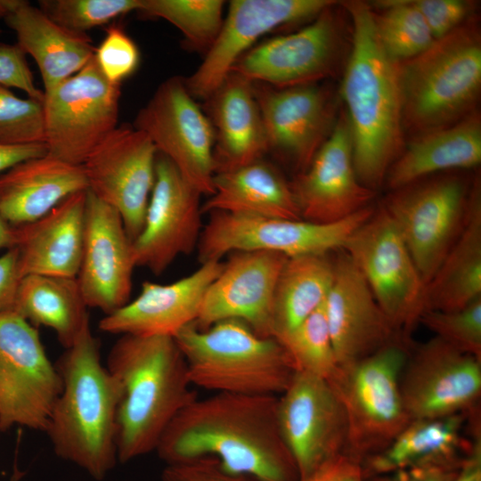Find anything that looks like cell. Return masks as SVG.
<instances>
[{
    "instance_id": "6da1fadb",
    "label": "cell",
    "mask_w": 481,
    "mask_h": 481,
    "mask_svg": "<svg viewBox=\"0 0 481 481\" xmlns=\"http://www.w3.org/2000/svg\"><path fill=\"white\" fill-rule=\"evenodd\" d=\"M278 396L215 393L183 408L156 451L167 464L211 456L230 473L261 481H298L281 434Z\"/></svg>"
},
{
    "instance_id": "7a4b0ae2",
    "label": "cell",
    "mask_w": 481,
    "mask_h": 481,
    "mask_svg": "<svg viewBox=\"0 0 481 481\" xmlns=\"http://www.w3.org/2000/svg\"><path fill=\"white\" fill-rule=\"evenodd\" d=\"M343 5L352 20L353 37L341 96L356 175L363 185L375 191L404 149L397 62L379 43L371 5L362 1Z\"/></svg>"
},
{
    "instance_id": "3957f363",
    "label": "cell",
    "mask_w": 481,
    "mask_h": 481,
    "mask_svg": "<svg viewBox=\"0 0 481 481\" xmlns=\"http://www.w3.org/2000/svg\"><path fill=\"white\" fill-rule=\"evenodd\" d=\"M106 368L118 388L117 455L126 463L156 451L173 420L198 397L172 337L120 335Z\"/></svg>"
},
{
    "instance_id": "277c9868",
    "label": "cell",
    "mask_w": 481,
    "mask_h": 481,
    "mask_svg": "<svg viewBox=\"0 0 481 481\" xmlns=\"http://www.w3.org/2000/svg\"><path fill=\"white\" fill-rule=\"evenodd\" d=\"M55 366L62 388L45 430L58 457L96 480L118 462V385L102 363L100 345L86 327Z\"/></svg>"
},
{
    "instance_id": "5b68a950",
    "label": "cell",
    "mask_w": 481,
    "mask_h": 481,
    "mask_svg": "<svg viewBox=\"0 0 481 481\" xmlns=\"http://www.w3.org/2000/svg\"><path fill=\"white\" fill-rule=\"evenodd\" d=\"M404 128L415 135L475 111L481 89V35L467 20L422 53L397 62Z\"/></svg>"
},
{
    "instance_id": "8992f818",
    "label": "cell",
    "mask_w": 481,
    "mask_h": 481,
    "mask_svg": "<svg viewBox=\"0 0 481 481\" xmlns=\"http://www.w3.org/2000/svg\"><path fill=\"white\" fill-rule=\"evenodd\" d=\"M174 339L192 386L215 393L277 396L297 372L278 340L257 335L240 320H223L203 330L192 323Z\"/></svg>"
},
{
    "instance_id": "52a82bcc",
    "label": "cell",
    "mask_w": 481,
    "mask_h": 481,
    "mask_svg": "<svg viewBox=\"0 0 481 481\" xmlns=\"http://www.w3.org/2000/svg\"><path fill=\"white\" fill-rule=\"evenodd\" d=\"M409 351L408 340L398 337L362 360L338 366L328 380L346 415L345 454L361 464L383 451L411 421L400 390Z\"/></svg>"
},
{
    "instance_id": "ba28073f",
    "label": "cell",
    "mask_w": 481,
    "mask_h": 481,
    "mask_svg": "<svg viewBox=\"0 0 481 481\" xmlns=\"http://www.w3.org/2000/svg\"><path fill=\"white\" fill-rule=\"evenodd\" d=\"M368 206L340 221L317 224L258 216L210 213L197 245L200 264L220 261L240 250H263L287 257L327 255L342 249L348 237L373 213Z\"/></svg>"
},
{
    "instance_id": "9c48e42d",
    "label": "cell",
    "mask_w": 481,
    "mask_h": 481,
    "mask_svg": "<svg viewBox=\"0 0 481 481\" xmlns=\"http://www.w3.org/2000/svg\"><path fill=\"white\" fill-rule=\"evenodd\" d=\"M342 250L364 278L394 329L407 339L422 313L425 283L395 223L380 205Z\"/></svg>"
},
{
    "instance_id": "30bf717a",
    "label": "cell",
    "mask_w": 481,
    "mask_h": 481,
    "mask_svg": "<svg viewBox=\"0 0 481 481\" xmlns=\"http://www.w3.org/2000/svg\"><path fill=\"white\" fill-rule=\"evenodd\" d=\"M61 388L37 329L13 309L0 310V431L45 432Z\"/></svg>"
},
{
    "instance_id": "8fae6325",
    "label": "cell",
    "mask_w": 481,
    "mask_h": 481,
    "mask_svg": "<svg viewBox=\"0 0 481 481\" xmlns=\"http://www.w3.org/2000/svg\"><path fill=\"white\" fill-rule=\"evenodd\" d=\"M470 190L462 177L442 175L393 190L381 204L399 229L425 285L464 225Z\"/></svg>"
},
{
    "instance_id": "7c38bea8",
    "label": "cell",
    "mask_w": 481,
    "mask_h": 481,
    "mask_svg": "<svg viewBox=\"0 0 481 481\" xmlns=\"http://www.w3.org/2000/svg\"><path fill=\"white\" fill-rule=\"evenodd\" d=\"M47 154L82 166L118 126L120 85L107 80L94 58L44 94Z\"/></svg>"
},
{
    "instance_id": "4fadbf2b",
    "label": "cell",
    "mask_w": 481,
    "mask_h": 481,
    "mask_svg": "<svg viewBox=\"0 0 481 481\" xmlns=\"http://www.w3.org/2000/svg\"><path fill=\"white\" fill-rule=\"evenodd\" d=\"M133 126L149 136L157 151L201 195L213 194L214 131L184 78L172 77L162 82Z\"/></svg>"
},
{
    "instance_id": "5bb4252c",
    "label": "cell",
    "mask_w": 481,
    "mask_h": 481,
    "mask_svg": "<svg viewBox=\"0 0 481 481\" xmlns=\"http://www.w3.org/2000/svg\"><path fill=\"white\" fill-rule=\"evenodd\" d=\"M281 436L304 478L345 454L348 426L345 409L327 380L297 371L278 397ZM298 478V479H299Z\"/></svg>"
},
{
    "instance_id": "9a60e30c",
    "label": "cell",
    "mask_w": 481,
    "mask_h": 481,
    "mask_svg": "<svg viewBox=\"0 0 481 481\" xmlns=\"http://www.w3.org/2000/svg\"><path fill=\"white\" fill-rule=\"evenodd\" d=\"M158 151L143 131L118 126L86 158L87 190L120 215L133 241L141 232L155 181Z\"/></svg>"
},
{
    "instance_id": "2e32d148",
    "label": "cell",
    "mask_w": 481,
    "mask_h": 481,
    "mask_svg": "<svg viewBox=\"0 0 481 481\" xmlns=\"http://www.w3.org/2000/svg\"><path fill=\"white\" fill-rule=\"evenodd\" d=\"M400 390L410 420L470 412L481 395V360L434 337L410 349Z\"/></svg>"
},
{
    "instance_id": "e0dca14e",
    "label": "cell",
    "mask_w": 481,
    "mask_h": 481,
    "mask_svg": "<svg viewBox=\"0 0 481 481\" xmlns=\"http://www.w3.org/2000/svg\"><path fill=\"white\" fill-rule=\"evenodd\" d=\"M201 194L159 153L143 227L132 241L136 266L159 275L182 254L197 248L201 234Z\"/></svg>"
},
{
    "instance_id": "ac0fdd59",
    "label": "cell",
    "mask_w": 481,
    "mask_h": 481,
    "mask_svg": "<svg viewBox=\"0 0 481 481\" xmlns=\"http://www.w3.org/2000/svg\"><path fill=\"white\" fill-rule=\"evenodd\" d=\"M334 5L302 29L251 47L236 61L231 73L251 83L277 88L316 84L328 77L336 69L340 49Z\"/></svg>"
},
{
    "instance_id": "d6986e66",
    "label": "cell",
    "mask_w": 481,
    "mask_h": 481,
    "mask_svg": "<svg viewBox=\"0 0 481 481\" xmlns=\"http://www.w3.org/2000/svg\"><path fill=\"white\" fill-rule=\"evenodd\" d=\"M331 0H233L219 34L197 69L184 78L192 96L207 100L233 65L263 35L286 24L314 18Z\"/></svg>"
},
{
    "instance_id": "ffe728a7",
    "label": "cell",
    "mask_w": 481,
    "mask_h": 481,
    "mask_svg": "<svg viewBox=\"0 0 481 481\" xmlns=\"http://www.w3.org/2000/svg\"><path fill=\"white\" fill-rule=\"evenodd\" d=\"M135 266L132 240L119 213L87 190L84 245L77 276L86 306L107 315L128 303Z\"/></svg>"
},
{
    "instance_id": "44dd1931",
    "label": "cell",
    "mask_w": 481,
    "mask_h": 481,
    "mask_svg": "<svg viewBox=\"0 0 481 481\" xmlns=\"http://www.w3.org/2000/svg\"><path fill=\"white\" fill-rule=\"evenodd\" d=\"M230 254L207 289L194 324L203 330L223 320L237 319L257 335L272 338L274 290L288 257L263 250Z\"/></svg>"
},
{
    "instance_id": "7402d4cb",
    "label": "cell",
    "mask_w": 481,
    "mask_h": 481,
    "mask_svg": "<svg viewBox=\"0 0 481 481\" xmlns=\"http://www.w3.org/2000/svg\"><path fill=\"white\" fill-rule=\"evenodd\" d=\"M290 187L301 218L312 223L340 221L370 206L375 191L356 175L346 111L339 113L328 139Z\"/></svg>"
},
{
    "instance_id": "603a6c76",
    "label": "cell",
    "mask_w": 481,
    "mask_h": 481,
    "mask_svg": "<svg viewBox=\"0 0 481 481\" xmlns=\"http://www.w3.org/2000/svg\"><path fill=\"white\" fill-rule=\"evenodd\" d=\"M268 151L304 171L330 135L337 118L326 88L309 84L284 88L253 83Z\"/></svg>"
},
{
    "instance_id": "cb8c5ba5",
    "label": "cell",
    "mask_w": 481,
    "mask_h": 481,
    "mask_svg": "<svg viewBox=\"0 0 481 481\" xmlns=\"http://www.w3.org/2000/svg\"><path fill=\"white\" fill-rule=\"evenodd\" d=\"M324 312L338 366L362 360L399 334L345 251L333 260Z\"/></svg>"
},
{
    "instance_id": "d4e9b609",
    "label": "cell",
    "mask_w": 481,
    "mask_h": 481,
    "mask_svg": "<svg viewBox=\"0 0 481 481\" xmlns=\"http://www.w3.org/2000/svg\"><path fill=\"white\" fill-rule=\"evenodd\" d=\"M224 263L208 261L188 276L169 284L145 281L140 294L99 322V329L110 334L174 338L184 327L195 323L210 283Z\"/></svg>"
},
{
    "instance_id": "484cf974",
    "label": "cell",
    "mask_w": 481,
    "mask_h": 481,
    "mask_svg": "<svg viewBox=\"0 0 481 481\" xmlns=\"http://www.w3.org/2000/svg\"><path fill=\"white\" fill-rule=\"evenodd\" d=\"M87 190L75 192L37 220L14 226L20 276L77 278L82 258Z\"/></svg>"
},
{
    "instance_id": "4316f807",
    "label": "cell",
    "mask_w": 481,
    "mask_h": 481,
    "mask_svg": "<svg viewBox=\"0 0 481 481\" xmlns=\"http://www.w3.org/2000/svg\"><path fill=\"white\" fill-rule=\"evenodd\" d=\"M205 101L214 131L216 173L263 159L268 145L253 83L230 73Z\"/></svg>"
},
{
    "instance_id": "83f0119b",
    "label": "cell",
    "mask_w": 481,
    "mask_h": 481,
    "mask_svg": "<svg viewBox=\"0 0 481 481\" xmlns=\"http://www.w3.org/2000/svg\"><path fill=\"white\" fill-rule=\"evenodd\" d=\"M87 190L83 166L48 154L0 174V212L12 226L37 220L68 196Z\"/></svg>"
},
{
    "instance_id": "f1b7e54d",
    "label": "cell",
    "mask_w": 481,
    "mask_h": 481,
    "mask_svg": "<svg viewBox=\"0 0 481 481\" xmlns=\"http://www.w3.org/2000/svg\"><path fill=\"white\" fill-rule=\"evenodd\" d=\"M16 35L17 45L29 54L40 70L44 94L83 69L94 56L87 34L69 31L28 1L4 19Z\"/></svg>"
},
{
    "instance_id": "f546056e",
    "label": "cell",
    "mask_w": 481,
    "mask_h": 481,
    "mask_svg": "<svg viewBox=\"0 0 481 481\" xmlns=\"http://www.w3.org/2000/svg\"><path fill=\"white\" fill-rule=\"evenodd\" d=\"M481 161V119L477 111L454 124L415 135L391 165L386 181L393 190L451 169Z\"/></svg>"
},
{
    "instance_id": "4dcf8cb0",
    "label": "cell",
    "mask_w": 481,
    "mask_h": 481,
    "mask_svg": "<svg viewBox=\"0 0 481 481\" xmlns=\"http://www.w3.org/2000/svg\"><path fill=\"white\" fill-rule=\"evenodd\" d=\"M481 298V183L472 181L466 220L425 287L422 313L455 311Z\"/></svg>"
},
{
    "instance_id": "1f68e13d",
    "label": "cell",
    "mask_w": 481,
    "mask_h": 481,
    "mask_svg": "<svg viewBox=\"0 0 481 481\" xmlns=\"http://www.w3.org/2000/svg\"><path fill=\"white\" fill-rule=\"evenodd\" d=\"M213 184L214 192L201 205L202 213L302 219L290 183L263 159L216 173Z\"/></svg>"
},
{
    "instance_id": "d6a6232c",
    "label": "cell",
    "mask_w": 481,
    "mask_h": 481,
    "mask_svg": "<svg viewBox=\"0 0 481 481\" xmlns=\"http://www.w3.org/2000/svg\"><path fill=\"white\" fill-rule=\"evenodd\" d=\"M472 411L411 420L383 451L362 463L364 479L417 465L461 464L470 444L462 431Z\"/></svg>"
},
{
    "instance_id": "836d02e7",
    "label": "cell",
    "mask_w": 481,
    "mask_h": 481,
    "mask_svg": "<svg viewBox=\"0 0 481 481\" xmlns=\"http://www.w3.org/2000/svg\"><path fill=\"white\" fill-rule=\"evenodd\" d=\"M77 278L27 274L21 277L12 308L36 327L50 328L64 348L90 325Z\"/></svg>"
},
{
    "instance_id": "e575fe53",
    "label": "cell",
    "mask_w": 481,
    "mask_h": 481,
    "mask_svg": "<svg viewBox=\"0 0 481 481\" xmlns=\"http://www.w3.org/2000/svg\"><path fill=\"white\" fill-rule=\"evenodd\" d=\"M333 279L327 255L288 257L279 274L273 305L272 338L295 330L325 301Z\"/></svg>"
},
{
    "instance_id": "d590c367",
    "label": "cell",
    "mask_w": 481,
    "mask_h": 481,
    "mask_svg": "<svg viewBox=\"0 0 481 481\" xmlns=\"http://www.w3.org/2000/svg\"><path fill=\"white\" fill-rule=\"evenodd\" d=\"M224 5L221 0H141L137 12L168 21L183 34L190 49L206 53L222 28Z\"/></svg>"
},
{
    "instance_id": "8d00e7d4",
    "label": "cell",
    "mask_w": 481,
    "mask_h": 481,
    "mask_svg": "<svg viewBox=\"0 0 481 481\" xmlns=\"http://www.w3.org/2000/svg\"><path fill=\"white\" fill-rule=\"evenodd\" d=\"M374 26L379 43L387 54L401 62L425 51L434 37L422 15L411 0H383L374 4Z\"/></svg>"
},
{
    "instance_id": "74e56055",
    "label": "cell",
    "mask_w": 481,
    "mask_h": 481,
    "mask_svg": "<svg viewBox=\"0 0 481 481\" xmlns=\"http://www.w3.org/2000/svg\"><path fill=\"white\" fill-rule=\"evenodd\" d=\"M278 341L289 354L297 371L328 381L338 368L325 316L324 303Z\"/></svg>"
},
{
    "instance_id": "f35d334b",
    "label": "cell",
    "mask_w": 481,
    "mask_h": 481,
    "mask_svg": "<svg viewBox=\"0 0 481 481\" xmlns=\"http://www.w3.org/2000/svg\"><path fill=\"white\" fill-rule=\"evenodd\" d=\"M42 10L62 28L86 34L87 30L108 24L112 20L138 11L141 0H41Z\"/></svg>"
},
{
    "instance_id": "ab89813d",
    "label": "cell",
    "mask_w": 481,
    "mask_h": 481,
    "mask_svg": "<svg viewBox=\"0 0 481 481\" xmlns=\"http://www.w3.org/2000/svg\"><path fill=\"white\" fill-rule=\"evenodd\" d=\"M44 100L22 99L0 86V145L45 143Z\"/></svg>"
},
{
    "instance_id": "60d3db41",
    "label": "cell",
    "mask_w": 481,
    "mask_h": 481,
    "mask_svg": "<svg viewBox=\"0 0 481 481\" xmlns=\"http://www.w3.org/2000/svg\"><path fill=\"white\" fill-rule=\"evenodd\" d=\"M419 322L452 347L481 360V298L455 311H427Z\"/></svg>"
},
{
    "instance_id": "b9f144b4",
    "label": "cell",
    "mask_w": 481,
    "mask_h": 481,
    "mask_svg": "<svg viewBox=\"0 0 481 481\" xmlns=\"http://www.w3.org/2000/svg\"><path fill=\"white\" fill-rule=\"evenodd\" d=\"M94 59L107 80L120 85L136 69L140 53L135 42L120 27L110 26L95 48Z\"/></svg>"
},
{
    "instance_id": "7bdbcfd3",
    "label": "cell",
    "mask_w": 481,
    "mask_h": 481,
    "mask_svg": "<svg viewBox=\"0 0 481 481\" xmlns=\"http://www.w3.org/2000/svg\"><path fill=\"white\" fill-rule=\"evenodd\" d=\"M422 15L434 39L440 38L469 17L472 4L462 0H411Z\"/></svg>"
},
{
    "instance_id": "ee69618b",
    "label": "cell",
    "mask_w": 481,
    "mask_h": 481,
    "mask_svg": "<svg viewBox=\"0 0 481 481\" xmlns=\"http://www.w3.org/2000/svg\"><path fill=\"white\" fill-rule=\"evenodd\" d=\"M161 478L162 481H261L251 476L230 473L211 456L167 464Z\"/></svg>"
},
{
    "instance_id": "f6af8a7d",
    "label": "cell",
    "mask_w": 481,
    "mask_h": 481,
    "mask_svg": "<svg viewBox=\"0 0 481 481\" xmlns=\"http://www.w3.org/2000/svg\"><path fill=\"white\" fill-rule=\"evenodd\" d=\"M0 86L18 88L28 97L44 100L26 60V54L18 45L0 43Z\"/></svg>"
},
{
    "instance_id": "bcb514c9",
    "label": "cell",
    "mask_w": 481,
    "mask_h": 481,
    "mask_svg": "<svg viewBox=\"0 0 481 481\" xmlns=\"http://www.w3.org/2000/svg\"><path fill=\"white\" fill-rule=\"evenodd\" d=\"M461 464L412 466L387 474L371 477L364 479V481H453Z\"/></svg>"
},
{
    "instance_id": "7dc6e473",
    "label": "cell",
    "mask_w": 481,
    "mask_h": 481,
    "mask_svg": "<svg viewBox=\"0 0 481 481\" xmlns=\"http://www.w3.org/2000/svg\"><path fill=\"white\" fill-rule=\"evenodd\" d=\"M298 481H364L362 464L342 454Z\"/></svg>"
},
{
    "instance_id": "c3c4849f",
    "label": "cell",
    "mask_w": 481,
    "mask_h": 481,
    "mask_svg": "<svg viewBox=\"0 0 481 481\" xmlns=\"http://www.w3.org/2000/svg\"><path fill=\"white\" fill-rule=\"evenodd\" d=\"M20 279L18 251L11 248L0 256V310L12 308Z\"/></svg>"
},
{
    "instance_id": "681fc988",
    "label": "cell",
    "mask_w": 481,
    "mask_h": 481,
    "mask_svg": "<svg viewBox=\"0 0 481 481\" xmlns=\"http://www.w3.org/2000/svg\"><path fill=\"white\" fill-rule=\"evenodd\" d=\"M479 412L473 414L470 444L453 481H481V429Z\"/></svg>"
},
{
    "instance_id": "f907efd6",
    "label": "cell",
    "mask_w": 481,
    "mask_h": 481,
    "mask_svg": "<svg viewBox=\"0 0 481 481\" xmlns=\"http://www.w3.org/2000/svg\"><path fill=\"white\" fill-rule=\"evenodd\" d=\"M45 154H47V149L45 143L20 146L0 145V174L21 161Z\"/></svg>"
},
{
    "instance_id": "816d5d0a",
    "label": "cell",
    "mask_w": 481,
    "mask_h": 481,
    "mask_svg": "<svg viewBox=\"0 0 481 481\" xmlns=\"http://www.w3.org/2000/svg\"><path fill=\"white\" fill-rule=\"evenodd\" d=\"M15 232L14 226L11 225L0 212V250L14 247Z\"/></svg>"
},
{
    "instance_id": "f5cc1de1",
    "label": "cell",
    "mask_w": 481,
    "mask_h": 481,
    "mask_svg": "<svg viewBox=\"0 0 481 481\" xmlns=\"http://www.w3.org/2000/svg\"><path fill=\"white\" fill-rule=\"evenodd\" d=\"M22 0H0V19H4L12 12Z\"/></svg>"
},
{
    "instance_id": "db71d44e",
    "label": "cell",
    "mask_w": 481,
    "mask_h": 481,
    "mask_svg": "<svg viewBox=\"0 0 481 481\" xmlns=\"http://www.w3.org/2000/svg\"><path fill=\"white\" fill-rule=\"evenodd\" d=\"M23 474L24 473L18 468V465L15 462L14 467H13V472H12L10 481H20Z\"/></svg>"
},
{
    "instance_id": "11a10c76",
    "label": "cell",
    "mask_w": 481,
    "mask_h": 481,
    "mask_svg": "<svg viewBox=\"0 0 481 481\" xmlns=\"http://www.w3.org/2000/svg\"><path fill=\"white\" fill-rule=\"evenodd\" d=\"M1 33H2V29H0V35H1Z\"/></svg>"
}]
</instances>
